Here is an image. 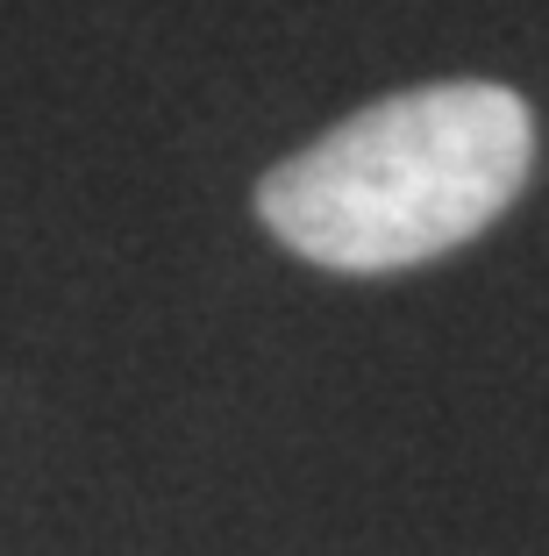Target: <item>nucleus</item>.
<instances>
[{
    "label": "nucleus",
    "mask_w": 549,
    "mask_h": 556,
    "mask_svg": "<svg viewBox=\"0 0 549 556\" xmlns=\"http://www.w3.org/2000/svg\"><path fill=\"white\" fill-rule=\"evenodd\" d=\"M528 100L485 79L372 100L258 186L264 229L328 271H407L507 214L528 186Z\"/></svg>",
    "instance_id": "nucleus-1"
}]
</instances>
